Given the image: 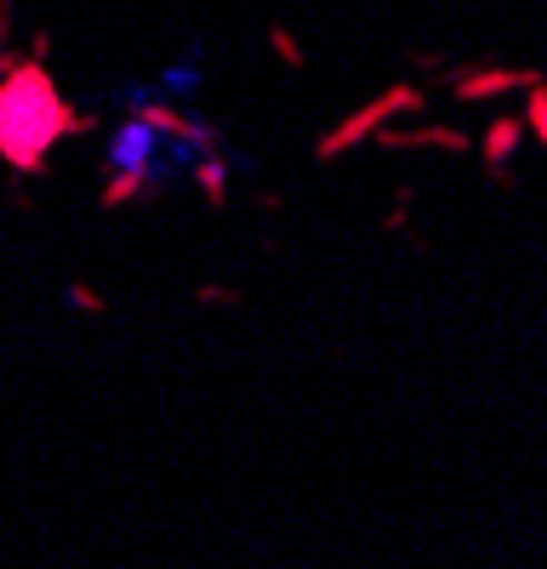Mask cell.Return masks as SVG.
<instances>
[{"mask_svg":"<svg viewBox=\"0 0 547 569\" xmlns=\"http://www.w3.org/2000/svg\"><path fill=\"white\" fill-rule=\"evenodd\" d=\"M371 142H377V149H445V154H468L474 149L456 126H405V131L382 126Z\"/></svg>","mask_w":547,"mask_h":569,"instance_id":"obj_4","label":"cell"},{"mask_svg":"<svg viewBox=\"0 0 547 569\" xmlns=\"http://www.w3.org/2000/svg\"><path fill=\"white\" fill-rule=\"evenodd\" d=\"M195 177H200V188H206V200H211V206H222V200H228V194H222L228 182H222V166H217V160H206Z\"/></svg>","mask_w":547,"mask_h":569,"instance_id":"obj_8","label":"cell"},{"mask_svg":"<svg viewBox=\"0 0 547 569\" xmlns=\"http://www.w3.org/2000/svg\"><path fill=\"white\" fill-rule=\"evenodd\" d=\"M525 131H536V137L547 142V80H536V86L525 91Z\"/></svg>","mask_w":547,"mask_h":569,"instance_id":"obj_6","label":"cell"},{"mask_svg":"<svg viewBox=\"0 0 547 569\" xmlns=\"http://www.w3.org/2000/svg\"><path fill=\"white\" fill-rule=\"evenodd\" d=\"M63 131H80V114L58 98L52 74L40 63L7 69V80H0V154H7V166L40 171L46 149H52Z\"/></svg>","mask_w":547,"mask_h":569,"instance_id":"obj_1","label":"cell"},{"mask_svg":"<svg viewBox=\"0 0 547 569\" xmlns=\"http://www.w3.org/2000/svg\"><path fill=\"white\" fill-rule=\"evenodd\" d=\"M422 86L417 80H405V86H388L382 91V98H371V103H365V109H354L342 126H331L326 137H319L314 142V160L319 166H331V160H342L348 149H359V142H371L388 120H399V114H422Z\"/></svg>","mask_w":547,"mask_h":569,"instance_id":"obj_2","label":"cell"},{"mask_svg":"<svg viewBox=\"0 0 547 569\" xmlns=\"http://www.w3.org/2000/svg\"><path fill=\"white\" fill-rule=\"evenodd\" d=\"M268 46H274V52H280L291 69H302V63H308V58H302V46H297V34H291V29H280V23L268 29Z\"/></svg>","mask_w":547,"mask_h":569,"instance_id":"obj_7","label":"cell"},{"mask_svg":"<svg viewBox=\"0 0 547 569\" xmlns=\"http://www.w3.org/2000/svg\"><path fill=\"white\" fill-rule=\"evenodd\" d=\"M536 80H547V74L541 69H508V63L485 58V63H474L463 74H450V91L463 103H490V98H508V91H530Z\"/></svg>","mask_w":547,"mask_h":569,"instance_id":"obj_3","label":"cell"},{"mask_svg":"<svg viewBox=\"0 0 547 569\" xmlns=\"http://www.w3.org/2000/svg\"><path fill=\"white\" fill-rule=\"evenodd\" d=\"M519 142H525V120L501 114V120H490V126H485V137H479V160H485V166H508Z\"/></svg>","mask_w":547,"mask_h":569,"instance_id":"obj_5","label":"cell"}]
</instances>
